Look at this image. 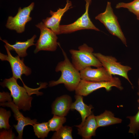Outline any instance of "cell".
I'll return each instance as SVG.
<instances>
[{
  "label": "cell",
  "instance_id": "cell-1",
  "mask_svg": "<svg viewBox=\"0 0 139 139\" xmlns=\"http://www.w3.org/2000/svg\"><path fill=\"white\" fill-rule=\"evenodd\" d=\"M61 49L64 59L58 63L55 69L56 72H61V76L57 81H50L48 86L52 87L63 84L69 91H74L81 80L80 72L74 67L66 53L62 48Z\"/></svg>",
  "mask_w": 139,
  "mask_h": 139
},
{
  "label": "cell",
  "instance_id": "cell-2",
  "mask_svg": "<svg viewBox=\"0 0 139 139\" xmlns=\"http://www.w3.org/2000/svg\"><path fill=\"white\" fill-rule=\"evenodd\" d=\"M17 80L13 77L6 79L0 83V85L9 90L13 98V101L20 110H29L31 107L33 98L28 94L24 87L18 84Z\"/></svg>",
  "mask_w": 139,
  "mask_h": 139
},
{
  "label": "cell",
  "instance_id": "cell-3",
  "mask_svg": "<svg viewBox=\"0 0 139 139\" xmlns=\"http://www.w3.org/2000/svg\"><path fill=\"white\" fill-rule=\"evenodd\" d=\"M93 49L84 44L79 46L78 50L71 49L72 63L77 70L80 71L88 67L97 68L102 66L98 59L93 54Z\"/></svg>",
  "mask_w": 139,
  "mask_h": 139
},
{
  "label": "cell",
  "instance_id": "cell-4",
  "mask_svg": "<svg viewBox=\"0 0 139 139\" xmlns=\"http://www.w3.org/2000/svg\"><path fill=\"white\" fill-rule=\"evenodd\" d=\"M95 19L102 23L109 32L120 39L126 46V40L121 29L117 18L114 14L111 3L107 2L105 11L97 15Z\"/></svg>",
  "mask_w": 139,
  "mask_h": 139
},
{
  "label": "cell",
  "instance_id": "cell-5",
  "mask_svg": "<svg viewBox=\"0 0 139 139\" xmlns=\"http://www.w3.org/2000/svg\"><path fill=\"white\" fill-rule=\"evenodd\" d=\"M115 87L120 90H123L121 81L117 77H113L110 81L94 82L81 80L75 90L76 94L86 96L94 91L104 88L107 91L111 90L112 88Z\"/></svg>",
  "mask_w": 139,
  "mask_h": 139
},
{
  "label": "cell",
  "instance_id": "cell-6",
  "mask_svg": "<svg viewBox=\"0 0 139 139\" xmlns=\"http://www.w3.org/2000/svg\"><path fill=\"white\" fill-rule=\"evenodd\" d=\"M36 26L40 29V34L35 45L36 47L34 53L36 54L41 50L55 51L58 45L57 34L51 29L46 27L43 22L38 23Z\"/></svg>",
  "mask_w": 139,
  "mask_h": 139
},
{
  "label": "cell",
  "instance_id": "cell-7",
  "mask_svg": "<svg viewBox=\"0 0 139 139\" xmlns=\"http://www.w3.org/2000/svg\"><path fill=\"white\" fill-rule=\"evenodd\" d=\"M94 55L101 63L102 66L111 75H117L122 76L132 86L128 76V72L131 70V67L124 65L118 62L114 57L106 56L100 53H93Z\"/></svg>",
  "mask_w": 139,
  "mask_h": 139
},
{
  "label": "cell",
  "instance_id": "cell-8",
  "mask_svg": "<svg viewBox=\"0 0 139 139\" xmlns=\"http://www.w3.org/2000/svg\"><path fill=\"white\" fill-rule=\"evenodd\" d=\"M34 3H32L29 6L22 9L19 7L16 14L14 17L9 16L6 25V27L11 30H15L21 33L24 32L26 23L31 20L30 15L33 10Z\"/></svg>",
  "mask_w": 139,
  "mask_h": 139
},
{
  "label": "cell",
  "instance_id": "cell-9",
  "mask_svg": "<svg viewBox=\"0 0 139 139\" xmlns=\"http://www.w3.org/2000/svg\"><path fill=\"white\" fill-rule=\"evenodd\" d=\"M85 1L86 4L85 13L73 23L67 25H60V34L70 33L85 29L100 31L93 24L89 17V9L91 0H85Z\"/></svg>",
  "mask_w": 139,
  "mask_h": 139
},
{
  "label": "cell",
  "instance_id": "cell-10",
  "mask_svg": "<svg viewBox=\"0 0 139 139\" xmlns=\"http://www.w3.org/2000/svg\"><path fill=\"white\" fill-rule=\"evenodd\" d=\"M5 47L6 50L7 54L4 55L0 53V59L2 61H7L10 65L13 73V77L16 79H20L22 82L23 86H27L23 81L21 77L23 74L28 76L31 73V71L30 68L26 66L24 63L23 58L21 59L18 56H13L10 52V51L6 46Z\"/></svg>",
  "mask_w": 139,
  "mask_h": 139
},
{
  "label": "cell",
  "instance_id": "cell-11",
  "mask_svg": "<svg viewBox=\"0 0 139 139\" xmlns=\"http://www.w3.org/2000/svg\"><path fill=\"white\" fill-rule=\"evenodd\" d=\"M1 106L7 107L11 108L14 113V116L18 121L17 125L13 126L18 135V139L22 138L23 131L25 126L28 125L33 126L38 123L36 119H31L28 117H25L19 111V109L12 101L10 102H1Z\"/></svg>",
  "mask_w": 139,
  "mask_h": 139
},
{
  "label": "cell",
  "instance_id": "cell-12",
  "mask_svg": "<svg viewBox=\"0 0 139 139\" xmlns=\"http://www.w3.org/2000/svg\"><path fill=\"white\" fill-rule=\"evenodd\" d=\"M81 79L94 82H103L111 81L113 79L103 67L92 68L87 67L80 71Z\"/></svg>",
  "mask_w": 139,
  "mask_h": 139
},
{
  "label": "cell",
  "instance_id": "cell-13",
  "mask_svg": "<svg viewBox=\"0 0 139 139\" xmlns=\"http://www.w3.org/2000/svg\"><path fill=\"white\" fill-rule=\"evenodd\" d=\"M71 2L67 0L65 7L63 8H59L55 12L50 10V14L51 16L43 19L42 22L47 27L51 29L57 35L60 34V23L64 13L72 7Z\"/></svg>",
  "mask_w": 139,
  "mask_h": 139
},
{
  "label": "cell",
  "instance_id": "cell-14",
  "mask_svg": "<svg viewBox=\"0 0 139 139\" xmlns=\"http://www.w3.org/2000/svg\"><path fill=\"white\" fill-rule=\"evenodd\" d=\"M75 126L78 128V134L84 139H91L95 136L96 131L99 127L95 116L93 114L88 117L82 124Z\"/></svg>",
  "mask_w": 139,
  "mask_h": 139
},
{
  "label": "cell",
  "instance_id": "cell-15",
  "mask_svg": "<svg viewBox=\"0 0 139 139\" xmlns=\"http://www.w3.org/2000/svg\"><path fill=\"white\" fill-rule=\"evenodd\" d=\"M72 103L71 97L67 94L57 98L52 105V113L54 115L65 117L67 114Z\"/></svg>",
  "mask_w": 139,
  "mask_h": 139
},
{
  "label": "cell",
  "instance_id": "cell-16",
  "mask_svg": "<svg viewBox=\"0 0 139 139\" xmlns=\"http://www.w3.org/2000/svg\"><path fill=\"white\" fill-rule=\"evenodd\" d=\"M36 35H34L30 39H28L25 41L21 42L16 41L13 45H11L9 44L7 41L3 40L0 38V40L5 44V46L8 48L9 50H14L20 57H23L27 55L26 51L27 49L30 46L35 45L34 42V39L36 37Z\"/></svg>",
  "mask_w": 139,
  "mask_h": 139
},
{
  "label": "cell",
  "instance_id": "cell-17",
  "mask_svg": "<svg viewBox=\"0 0 139 139\" xmlns=\"http://www.w3.org/2000/svg\"><path fill=\"white\" fill-rule=\"evenodd\" d=\"M75 101L72 103L71 109L75 110L79 112L82 118V122L80 124H82L86 118L92 114L91 110L93 108L91 105H88L83 101V96L76 94L75 96Z\"/></svg>",
  "mask_w": 139,
  "mask_h": 139
},
{
  "label": "cell",
  "instance_id": "cell-18",
  "mask_svg": "<svg viewBox=\"0 0 139 139\" xmlns=\"http://www.w3.org/2000/svg\"><path fill=\"white\" fill-rule=\"evenodd\" d=\"M95 117L99 127L120 124L122 121L121 119L115 117L111 111L107 110Z\"/></svg>",
  "mask_w": 139,
  "mask_h": 139
},
{
  "label": "cell",
  "instance_id": "cell-19",
  "mask_svg": "<svg viewBox=\"0 0 139 139\" xmlns=\"http://www.w3.org/2000/svg\"><path fill=\"white\" fill-rule=\"evenodd\" d=\"M32 126L35 135L39 138H45L51 131L48 122L37 123Z\"/></svg>",
  "mask_w": 139,
  "mask_h": 139
},
{
  "label": "cell",
  "instance_id": "cell-20",
  "mask_svg": "<svg viewBox=\"0 0 139 139\" xmlns=\"http://www.w3.org/2000/svg\"><path fill=\"white\" fill-rule=\"evenodd\" d=\"M116 8H124L127 9L129 11L134 13L139 20V0H134L128 3L120 2L116 5Z\"/></svg>",
  "mask_w": 139,
  "mask_h": 139
},
{
  "label": "cell",
  "instance_id": "cell-21",
  "mask_svg": "<svg viewBox=\"0 0 139 139\" xmlns=\"http://www.w3.org/2000/svg\"><path fill=\"white\" fill-rule=\"evenodd\" d=\"M72 129L69 126H63L53 134L52 139H72Z\"/></svg>",
  "mask_w": 139,
  "mask_h": 139
},
{
  "label": "cell",
  "instance_id": "cell-22",
  "mask_svg": "<svg viewBox=\"0 0 139 139\" xmlns=\"http://www.w3.org/2000/svg\"><path fill=\"white\" fill-rule=\"evenodd\" d=\"M66 121L65 117L54 115L53 117L48 122L50 131H56L63 126Z\"/></svg>",
  "mask_w": 139,
  "mask_h": 139
},
{
  "label": "cell",
  "instance_id": "cell-23",
  "mask_svg": "<svg viewBox=\"0 0 139 139\" xmlns=\"http://www.w3.org/2000/svg\"><path fill=\"white\" fill-rule=\"evenodd\" d=\"M130 122L127 126L129 127L128 133L135 135L139 130V111L133 116H128Z\"/></svg>",
  "mask_w": 139,
  "mask_h": 139
},
{
  "label": "cell",
  "instance_id": "cell-24",
  "mask_svg": "<svg viewBox=\"0 0 139 139\" xmlns=\"http://www.w3.org/2000/svg\"><path fill=\"white\" fill-rule=\"evenodd\" d=\"M11 116V111L4 108H0V128L8 129L11 127L9 123V119Z\"/></svg>",
  "mask_w": 139,
  "mask_h": 139
},
{
  "label": "cell",
  "instance_id": "cell-25",
  "mask_svg": "<svg viewBox=\"0 0 139 139\" xmlns=\"http://www.w3.org/2000/svg\"><path fill=\"white\" fill-rule=\"evenodd\" d=\"M1 130L0 132V139H13L16 138V136L13 132L12 129Z\"/></svg>",
  "mask_w": 139,
  "mask_h": 139
},
{
  "label": "cell",
  "instance_id": "cell-26",
  "mask_svg": "<svg viewBox=\"0 0 139 139\" xmlns=\"http://www.w3.org/2000/svg\"><path fill=\"white\" fill-rule=\"evenodd\" d=\"M12 96L8 92H0V102H4L12 101Z\"/></svg>",
  "mask_w": 139,
  "mask_h": 139
},
{
  "label": "cell",
  "instance_id": "cell-27",
  "mask_svg": "<svg viewBox=\"0 0 139 139\" xmlns=\"http://www.w3.org/2000/svg\"><path fill=\"white\" fill-rule=\"evenodd\" d=\"M138 91L137 92V94H139V78L138 81Z\"/></svg>",
  "mask_w": 139,
  "mask_h": 139
},
{
  "label": "cell",
  "instance_id": "cell-28",
  "mask_svg": "<svg viewBox=\"0 0 139 139\" xmlns=\"http://www.w3.org/2000/svg\"><path fill=\"white\" fill-rule=\"evenodd\" d=\"M138 95L139 96V98H138V99L137 101V102L138 103V104H139V106H138V110L139 111V94H138Z\"/></svg>",
  "mask_w": 139,
  "mask_h": 139
},
{
  "label": "cell",
  "instance_id": "cell-29",
  "mask_svg": "<svg viewBox=\"0 0 139 139\" xmlns=\"http://www.w3.org/2000/svg\"></svg>",
  "mask_w": 139,
  "mask_h": 139
}]
</instances>
